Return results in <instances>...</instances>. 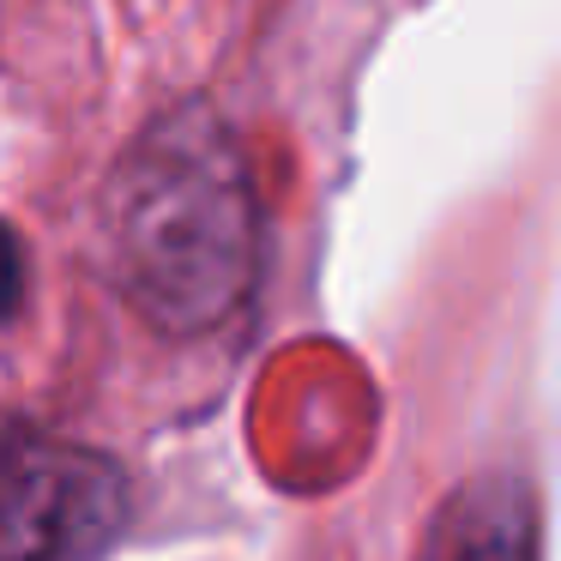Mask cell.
I'll list each match as a JSON object with an SVG mask.
<instances>
[{
	"label": "cell",
	"mask_w": 561,
	"mask_h": 561,
	"mask_svg": "<svg viewBox=\"0 0 561 561\" xmlns=\"http://www.w3.org/2000/svg\"><path fill=\"white\" fill-rule=\"evenodd\" d=\"M103 224L127 308L163 339H206L254 296V170L206 98L175 103L134 134L110 170Z\"/></svg>",
	"instance_id": "6da1fadb"
},
{
	"label": "cell",
	"mask_w": 561,
	"mask_h": 561,
	"mask_svg": "<svg viewBox=\"0 0 561 561\" xmlns=\"http://www.w3.org/2000/svg\"><path fill=\"white\" fill-rule=\"evenodd\" d=\"M127 477L73 440L0 435V561H85L122 531Z\"/></svg>",
	"instance_id": "7a4b0ae2"
},
{
	"label": "cell",
	"mask_w": 561,
	"mask_h": 561,
	"mask_svg": "<svg viewBox=\"0 0 561 561\" xmlns=\"http://www.w3.org/2000/svg\"><path fill=\"white\" fill-rule=\"evenodd\" d=\"M423 561H537V513L513 477H477L428 525Z\"/></svg>",
	"instance_id": "3957f363"
},
{
	"label": "cell",
	"mask_w": 561,
	"mask_h": 561,
	"mask_svg": "<svg viewBox=\"0 0 561 561\" xmlns=\"http://www.w3.org/2000/svg\"><path fill=\"white\" fill-rule=\"evenodd\" d=\"M25 308V242L13 224H0V320H13Z\"/></svg>",
	"instance_id": "277c9868"
}]
</instances>
